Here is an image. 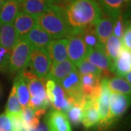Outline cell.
<instances>
[{
    "mask_svg": "<svg viewBox=\"0 0 131 131\" xmlns=\"http://www.w3.org/2000/svg\"><path fill=\"white\" fill-rule=\"evenodd\" d=\"M70 34L95 26L103 13L96 0H69L64 7Z\"/></svg>",
    "mask_w": 131,
    "mask_h": 131,
    "instance_id": "1",
    "label": "cell"
},
{
    "mask_svg": "<svg viewBox=\"0 0 131 131\" xmlns=\"http://www.w3.org/2000/svg\"><path fill=\"white\" fill-rule=\"evenodd\" d=\"M37 24L54 39L66 38L70 28L66 18L65 10L57 5H52L47 12L36 17Z\"/></svg>",
    "mask_w": 131,
    "mask_h": 131,
    "instance_id": "2",
    "label": "cell"
},
{
    "mask_svg": "<svg viewBox=\"0 0 131 131\" xmlns=\"http://www.w3.org/2000/svg\"><path fill=\"white\" fill-rule=\"evenodd\" d=\"M32 49V46L24 38L18 39L11 50L8 70L17 75L26 70Z\"/></svg>",
    "mask_w": 131,
    "mask_h": 131,
    "instance_id": "3",
    "label": "cell"
},
{
    "mask_svg": "<svg viewBox=\"0 0 131 131\" xmlns=\"http://www.w3.org/2000/svg\"><path fill=\"white\" fill-rule=\"evenodd\" d=\"M101 91L97 100L98 112L99 114V122L98 129L101 131H104L112 125L110 121L109 114V97L111 91L108 88V79L103 77L101 81Z\"/></svg>",
    "mask_w": 131,
    "mask_h": 131,
    "instance_id": "4",
    "label": "cell"
},
{
    "mask_svg": "<svg viewBox=\"0 0 131 131\" xmlns=\"http://www.w3.org/2000/svg\"><path fill=\"white\" fill-rule=\"evenodd\" d=\"M50 64L51 59L46 49L33 48L28 66L33 74L38 78L45 80L50 69Z\"/></svg>",
    "mask_w": 131,
    "mask_h": 131,
    "instance_id": "5",
    "label": "cell"
},
{
    "mask_svg": "<svg viewBox=\"0 0 131 131\" xmlns=\"http://www.w3.org/2000/svg\"><path fill=\"white\" fill-rule=\"evenodd\" d=\"M86 59L102 72L103 76L107 77L114 71V62L106 55L104 45L89 50Z\"/></svg>",
    "mask_w": 131,
    "mask_h": 131,
    "instance_id": "6",
    "label": "cell"
},
{
    "mask_svg": "<svg viewBox=\"0 0 131 131\" xmlns=\"http://www.w3.org/2000/svg\"><path fill=\"white\" fill-rule=\"evenodd\" d=\"M67 54L68 57L75 66L86 58L88 53V48L83 41L82 32L72 34L67 37Z\"/></svg>",
    "mask_w": 131,
    "mask_h": 131,
    "instance_id": "7",
    "label": "cell"
},
{
    "mask_svg": "<svg viewBox=\"0 0 131 131\" xmlns=\"http://www.w3.org/2000/svg\"><path fill=\"white\" fill-rule=\"evenodd\" d=\"M130 95L111 93L109 97V114L112 125L125 113L130 106Z\"/></svg>",
    "mask_w": 131,
    "mask_h": 131,
    "instance_id": "8",
    "label": "cell"
},
{
    "mask_svg": "<svg viewBox=\"0 0 131 131\" xmlns=\"http://www.w3.org/2000/svg\"><path fill=\"white\" fill-rule=\"evenodd\" d=\"M59 84L66 94L75 101H78L83 98L81 91L80 75L77 69L71 71L69 74L60 82Z\"/></svg>",
    "mask_w": 131,
    "mask_h": 131,
    "instance_id": "9",
    "label": "cell"
},
{
    "mask_svg": "<svg viewBox=\"0 0 131 131\" xmlns=\"http://www.w3.org/2000/svg\"><path fill=\"white\" fill-rule=\"evenodd\" d=\"M20 74L22 76L27 84L31 97L40 98L42 100H49L44 84L45 80L38 78L31 71L27 70V69Z\"/></svg>",
    "mask_w": 131,
    "mask_h": 131,
    "instance_id": "10",
    "label": "cell"
},
{
    "mask_svg": "<svg viewBox=\"0 0 131 131\" xmlns=\"http://www.w3.org/2000/svg\"><path fill=\"white\" fill-rule=\"evenodd\" d=\"M24 39L33 48L37 49H46L54 39L37 24L26 34Z\"/></svg>",
    "mask_w": 131,
    "mask_h": 131,
    "instance_id": "11",
    "label": "cell"
},
{
    "mask_svg": "<svg viewBox=\"0 0 131 131\" xmlns=\"http://www.w3.org/2000/svg\"><path fill=\"white\" fill-rule=\"evenodd\" d=\"M67 45V38L53 39L49 44L46 50L51 59V63H58L68 59Z\"/></svg>",
    "mask_w": 131,
    "mask_h": 131,
    "instance_id": "12",
    "label": "cell"
},
{
    "mask_svg": "<svg viewBox=\"0 0 131 131\" xmlns=\"http://www.w3.org/2000/svg\"><path fill=\"white\" fill-rule=\"evenodd\" d=\"M18 2L20 12L35 18L47 12L52 5L48 0H18Z\"/></svg>",
    "mask_w": 131,
    "mask_h": 131,
    "instance_id": "13",
    "label": "cell"
},
{
    "mask_svg": "<svg viewBox=\"0 0 131 131\" xmlns=\"http://www.w3.org/2000/svg\"><path fill=\"white\" fill-rule=\"evenodd\" d=\"M45 121L50 131H72L66 114L60 111L52 110L46 116Z\"/></svg>",
    "mask_w": 131,
    "mask_h": 131,
    "instance_id": "14",
    "label": "cell"
},
{
    "mask_svg": "<svg viewBox=\"0 0 131 131\" xmlns=\"http://www.w3.org/2000/svg\"><path fill=\"white\" fill-rule=\"evenodd\" d=\"M76 68V66L69 59L58 63H51L45 80H51L58 84Z\"/></svg>",
    "mask_w": 131,
    "mask_h": 131,
    "instance_id": "15",
    "label": "cell"
},
{
    "mask_svg": "<svg viewBox=\"0 0 131 131\" xmlns=\"http://www.w3.org/2000/svg\"><path fill=\"white\" fill-rule=\"evenodd\" d=\"M103 14L116 20L122 14L123 9L130 5V0H96Z\"/></svg>",
    "mask_w": 131,
    "mask_h": 131,
    "instance_id": "16",
    "label": "cell"
},
{
    "mask_svg": "<svg viewBox=\"0 0 131 131\" xmlns=\"http://www.w3.org/2000/svg\"><path fill=\"white\" fill-rule=\"evenodd\" d=\"M36 25L37 20L35 17L20 11L13 22L14 28L18 39L25 37Z\"/></svg>",
    "mask_w": 131,
    "mask_h": 131,
    "instance_id": "17",
    "label": "cell"
},
{
    "mask_svg": "<svg viewBox=\"0 0 131 131\" xmlns=\"http://www.w3.org/2000/svg\"><path fill=\"white\" fill-rule=\"evenodd\" d=\"M114 21V19L103 14L102 18L95 24V32L101 45H105L108 39L110 37L111 35H112Z\"/></svg>",
    "mask_w": 131,
    "mask_h": 131,
    "instance_id": "18",
    "label": "cell"
},
{
    "mask_svg": "<svg viewBox=\"0 0 131 131\" xmlns=\"http://www.w3.org/2000/svg\"><path fill=\"white\" fill-rule=\"evenodd\" d=\"M99 122V114L98 112L97 101L91 99L86 100L83 108L82 124L86 128H90L95 126Z\"/></svg>",
    "mask_w": 131,
    "mask_h": 131,
    "instance_id": "19",
    "label": "cell"
},
{
    "mask_svg": "<svg viewBox=\"0 0 131 131\" xmlns=\"http://www.w3.org/2000/svg\"><path fill=\"white\" fill-rule=\"evenodd\" d=\"M20 12L18 0H6L0 10V24H13Z\"/></svg>",
    "mask_w": 131,
    "mask_h": 131,
    "instance_id": "20",
    "label": "cell"
},
{
    "mask_svg": "<svg viewBox=\"0 0 131 131\" xmlns=\"http://www.w3.org/2000/svg\"><path fill=\"white\" fill-rule=\"evenodd\" d=\"M101 77L92 74L80 75L81 91L83 96L88 99H91L92 94L101 86Z\"/></svg>",
    "mask_w": 131,
    "mask_h": 131,
    "instance_id": "21",
    "label": "cell"
},
{
    "mask_svg": "<svg viewBox=\"0 0 131 131\" xmlns=\"http://www.w3.org/2000/svg\"><path fill=\"white\" fill-rule=\"evenodd\" d=\"M131 71V52L122 47L119 56L114 61V71L119 77L124 78Z\"/></svg>",
    "mask_w": 131,
    "mask_h": 131,
    "instance_id": "22",
    "label": "cell"
},
{
    "mask_svg": "<svg viewBox=\"0 0 131 131\" xmlns=\"http://www.w3.org/2000/svg\"><path fill=\"white\" fill-rule=\"evenodd\" d=\"M18 40L13 24H4L0 28V46L12 50Z\"/></svg>",
    "mask_w": 131,
    "mask_h": 131,
    "instance_id": "23",
    "label": "cell"
},
{
    "mask_svg": "<svg viewBox=\"0 0 131 131\" xmlns=\"http://www.w3.org/2000/svg\"><path fill=\"white\" fill-rule=\"evenodd\" d=\"M13 88L22 108L27 107L31 98V95L27 84L20 74L16 76L13 82Z\"/></svg>",
    "mask_w": 131,
    "mask_h": 131,
    "instance_id": "24",
    "label": "cell"
},
{
    "mask_svg": "<svg viewBox=\"0 0 131 131\" xmlns=\"http://www.w3.org/2000/svg\"><path fill=\"white\" fill-rule=\"evenodd\" d=\"M108 88L111 93H117L130 95V83H129L126 80L122 77H116L108 80Z\"/></svg>",
    "mask_w": 131,
    "mask_h": 131,
    "instance_id": "25",
    "label": "cell"
},
{
    "mask_svg": "<svg viewBox=\"0 0 131 131\" xmlns=\"http://www.w3.org/2000/svg\"><path fill=\"white\" fill-rule=\"evenodd\" d=\"M122 47L123 46H122L121 40L117 37H115L114 34L110 36V37L108 39V40L104 45L106 55L114 62L116 60L117 57L119 56Z\"/></svg>",
    "mask_w": 131,
    "mask_h": 131,
    "instance_id": "26",
    "label": "cell"
},
{
    "mask_svg": "<svg viewBox=\"0 0 131 131\" xmlns=\"http://www.w3.org/2000/svg\"><path fill=\"white\" fill-rule=\"evenodd\" d=\"M82 37L88 50L94 49L101 45H103L98 40L95 29V26L84 29L82 32Z\"/></svg>",
    "mask_w": 131,
    "mask_h": 131,
    "instance_id": "27",
    "label": "cell"
},
{
    "mask_svg": "<svg viewBox=\"0 0 131 131\" xmlns=\"http://www.w3.org/2000/svg\"><path fill=\"white\" fill-rule=\"evenodd\" d=\"M66 116L74 125H78L82 121L83 118V106L79 103L74 102V105L66 112Z\"/></svg>",
    "mask_w": 131,
    "mask_h": 131,
    "instance_id": "28",
    "label": "cell"
},
{
    "mask_svg": "<svg viewBox=\"0 0 131 131\" xmlns=\"http://www.w3.org/2000/svg\"><path fill=\"white\" fill-rule=\"evenodd\" d=\"M22 111V107L19 103V101L15 91L14 88L11 90V92L7 100V103L6 106L5 113L7 114H20Z\"/></svg>",
    "mask_w": 131,
    "mask_h": 131,
    "instance_id": "29",
    "label": "cell"
},
{
    "mask_svg": "<svg viewBox=\"0 0 131 131\" xmlns=\"http://www.w3.org/2000/svg\"><path fill=\"white\" fill-rule=\"evenodd\" d=\"M76 66H77V68H78L77 71L80 75L92 74L97 75V76L102 77L101 71L99 70L97 67H95L92 63H90L86 58L81 61L80 63H78Z\"/></svg>",
    "mask_w": 131,
    "mask_h": 131,
    "instance_id": "30",
    "label": "cell"
},
{
    "mask_svg": "<svg viewBox=\"0 0 131 131\" xmlns=\"http://www.w3.org/2000/svg\"><path fill=\"white\" fill-rule=\"evenodd\" d=\"M9 116L11 124H12V130L13 131H29L27 127L25 126L24 121L21 117L20 114H7Z\"/></svg>",
    "mask_w": 131,
    "mask_h": 131,
    "instance_id": "31",
    "label": "cell"
},
{
    "mask_svg": "<svg viewBox=\"0 0 131 131\" xmlns=\"http://www.w3.org/2000/svg\"><path fill=\"white\" fill-rule=\"evenodd\" d=\"M126 23L127 21L125 23L122 14L119 15L114 21V28H113V34L117 38H119L120 40L122 39V36H123V33H124Z\"/></svg>",
    "mask_w": 131,
    "mask_h": 131,
    "instance_id": "32",
    "label": "cell"
},
{
    "mask_svg": "<svg viewBox=\"0 0 131 131\" xmlns=\"http://www.w3.org/2000/svg\"><path fill=\"white\" fill-rule=\"evenodd\" d=\"M11 50L0 46V71L8 70Z\"/></svg>",
    "mask_w": 131,
    "mask_h": 131,
    "instance_id": "33",
    "label": "cell"
},
{
    "mask_svg": "<svg viewBox=\"0 0 131 131\" xmlns=\"http://www.w3.org/2000/svg\"><path fill=\"white\" fill-rule=\"evenodd\" d=\"M122 46L123 47L127 49L128 50H131V28H130V21H127L125 28L123 33V36H122Z\"/></svg>",
    "mask_w": 131,
    "mask_h": 131,
    "instance_id": "34",
    "label": "cell"
},
{
    "mask_svg": "<svg viewBox=\"0 0 131 131\" xmlns=\"http://www.w3.org/2000/svg\"><path fill=\"white\" fill-rule=\"evenodd\" d=\"M0 131H13L10 119L5 112L0 114Z\"/></svg>",
    "mask_w": 131,
    "mask_h": 131,
    "instance_id": "35",
    "label": "cell"
},
{
    "mask_svg": "<svg viewBox=\"0 0 131 131\" xmlns=\"http://www.w3.org/2000/svg\"><path fill=\"white\" fill-rule=\"evenodd\" d=\"M29 131H50V130L47 122L44 121L42 122H39V125L37 127L29 129Z\"/></svg>",
    "mask_w": 131,
    "mask_h": 131,
    "instance_id": "36",
    "label": "cell"
},
{
    "mask_svg": "<svg viewBox=\"0 0 131 131\" xmlns=\"http://www.w3.org/2000/svg\"><path fill=\"white\" fill-rule=\"evenodd\" d=\"M50 3L53 4V5H57L58 6L61 7L63 8V7L64 6V5H66L68 3V2L69 0H48Z\"/></svg>",
    "mask_w": 131,
    "mask_h": 131,
    "instance_id": "37",
    "label": "cell"
},
{
    "mask_svg": "<svg viewBox=\"0 0 131 131\" xmlns=\"http://www.w3.org/2000/svg\"><path fill=\"white\" fill-rule=\"evenodd\" d=\"M130 75H131V73L130 72H128L126 75H125V78H126V80L129 82V83H130L131 82V79H130Z\"/></svg>",
    "mask_w": 131,
    "mask_h": 131,
    "instance_id": "38",
    "label": "cell"
},
{
    "mask_svg": "<svg viewBox=\"0 0 131 131\" xmlns=\"http://www.w3.org/2000/svg\"><path fill=\"white\" fill-rule=\"evenodd\" d=\"M5 2V0H0V10L2 9V6L4 5V3Z\"/></svg>",
    "mask_w": 131,
    "mask_h": 131,
    "instance_id": "39",
    "label": "cell"
},
{
    "mask_svg": "<svg viewBox=\"0 0 131 131\" xmlns=\"http://www.w3.org/2000/svg\"><path fill=\"white\" fill-rule=\"evenodd\" d=\"M0 28H1V24H0Z\"/></svg>",
    "mask_w": 131,
    "mask_h": 131,
    "instance_id": "40",
    "label": "cell"
},
{
    "mask_svg": "<svg viewBox=\"0 0 131 131\" xmlns=\"http://www.w3.org/2000/svg\"><path fill=\"white\" fill-rule=\"evenodd\" d=\"M5 1H6V0H5Z\"/></svg>",
    "mask_w": 131,
    "mask_h": 131,
    "instance_id": "41",
    "label": "cell"
}]
</instances>
